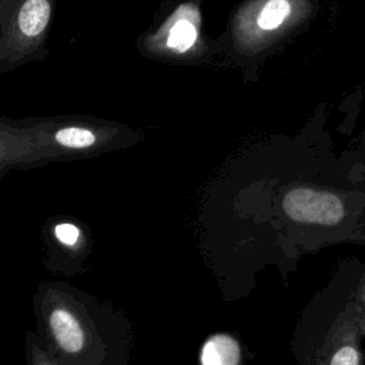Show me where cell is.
Wrapping results in <instances>:
<instances>
[{"instance_id": "cell-1", "label": "cell", "mask_w": 365, "mask_h": 365, "mask_svg": "<svg viewBox=\"0 0 365 365\" xmlns=\"http://www.w3.org/2000/svg\"><path fill=\"white\" fill-rule=\"evenodd\" d=\"M50 327L58 345L67 352H78L84 345V334L71 312L56 308L50 315Z\"/></svg>"}, {"instance_id": "cell-2", "label": "cell", "mask_w": 365, "mask_h": 365, "mask_svg": "<svg viewBox=\"0 0 365 365\" xmlns=\"http://www.w3.org/2000/svg\"><path fill=\"white\" fill-rule=\"evenodd\" d=\"M238 344L227 335H215L210 338L201 352L202 365H238Z\"/></svg>"}, {"instance_id": "cell-3", "label": "cell", "mask_w": 365, "mask_h": 365, "mask_svg": "<svg viewBox=\"0 0 365 365\" xmlns=\"http://www.w3.org/2000/svg\"><path fill=\"white\" fill-rule=\"evenodd\" d=\"M50 4L47 0H26L19 11V27L26 36H37L47 26Z\"/></svg>"}, {"instance_id": "cell-4", "label": "cell", "mask_w": 365, "mask_h": 365, "mask_svg": "<svg viewBox=\"0 0 365 365\" xmlns=\"http://www.w3.org/2000/svg\"><path fill=\"white\" fill-rule=\"evenodd\" d=\"M289 11L291 6L288 0H268L258 14L257 24L262 30H274L282 24Z\"/></svg>"}, {"instance_id": "cell-5", "label": "cell", "mask_w": 365, "mask_h": 365, "mask_svg": "<svg viewBox=\"0 0 365 365\" xmlns=\"http://www.w3.org/2000/svg\"><path fill=\"white\" fill-rule=\"evenodd\" d=\"M195 38H197L195 27L187 20H180L171 27L167 44L170 48L182 53L194 44Z\"/></svg>"}, {"instance_id": "cell-6", "label": "cell", "mask_w": 365, "mask_h": 365, "mask_svg": "<svg viewBox=\"0 0 365 365\" xmlns=\"http://www.w3.org/2000/svg\"><path fill=\"white\" fill-rule=\"evenodd\" d=\"M56 140L58 144L70 148H86L94 144L96 135L87 130L80 127H67L61 128L56 133Z\"/></svg>"}, {"instance_id": "cell-7", "label": "cell", "mask_w": 365, "mask_h": 365, "mask_svg": "<svg viewBox=\"0 0 365 365\" xmlns=\"http://www.w3.org/2000/svg\"><path fill=\"white\" fill-rule=\"evenodd\" d=\"M331 365H359L358 352L354 346H342L339 348L331 361Z\"/></svg>"}, {"instance_id": "cell-8", "label": "cell", "mask_w": 365, "mask_h": 365, "mask_svg": "<svg viewBox=\"0 0 365 365\" xmlns=\"http://www.w3.org/2000/svg\"><path fill=\"white\" fill-rule=\"evenodd\" d=\"M54 234L63 244L73 245L78 238V228L73 224H58L54 230Z\"/></svg>"}]
</instances>
